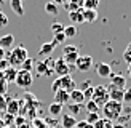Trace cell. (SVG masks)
I'll return each mask as SVG.
<instances>
[{"label":"cell","mask_w":131,"mask_h":128,"mask_svg":"<svg viewBox=\"0 0 131 128\" xmlns=\"http://www.w3.org/2000/svg\"><path fill=\"white\" fill-rule=\"evenodd\" d=\"M27 58H29L27 56V50L24 47H16V48H13V50L5 53V59L8 61V64L11 67H15V69L21 67V64L27 59Z\"/></svg>","instance_id":"cell-1"},{"label":"cell","mask_w":131,"mask_h":128,"mask_svg":"<svg viewBox=\"0 0 131 128\" xmlns=\"http://www.w3.org/2000/svg\"><path fill=\"white\" fill-rule=\"evenodd\" d=\"M122 109H123V104H122V102H117V101L109 99L106 104L102 106L104 119H107V120H110V122L117 120V119L122 115Z\"/></svg>","instance_id":"cell-2"},{"label":"cell","mask_w":131,"mask_h":128,"mask_svg":"<svg viewBox=\"0 0 131 128\" xmlns=\"http://www.w3.org/2000/svg\"><path fill=\"white\" fill-rule=\"evenodd\" d=\"M91 101H94L96 106L101 109V107L109 101L107 87H104V85H97V87H94V90H93V98H91Z\"/></svg>","instance_id":"cell-3"},{"label":"cell","mask_w":131,"mask_h":128,"mask_svg":"<svg viewBox=\"0 0 131 128\" xmlns=\"http://www.w3.org/2000/svg\"><path fill=\"white\" fill-rule=\"evenodd\" d=\"M34 82V77H32V72H26V70H18V75L15 79V83L19 88H29Z\"/></svg>","instance_id":"cell-4"},{"label":"cell","mask_w":131,"mask_h":128,"mask_svg":"<svg viewBox=\"0 0 131 128\" xmlns=\"http://www.w3.org/2000/svg\"><path fill=\"white\" fill-rule=\"evenodd\" d=\"M93 64H94V61L90 55H80L75 61V69L80 70V72H88L93 67Z\"/></svg>","instance_id":"cell-5"},{"label":"cell","mask_w":131,"mask_h":128,"mask_svg":"<svg viewBox=\"0 0 131 128\" xmlns=\"http://www.w3.org/2000/svg\"><path fill=\"white\" fill-rule=\"evenodd\" d=\"M94 69H96V74L99 77H102V79H109V77L112 75V67H110L109 62L101 61V62H97L94 66Z\"/></svg>","instance_id":"cell-6"},{"label":"cell","mask_w":131,"mask_h":128,"mask_svg":"<svg viewBox=\"0 0 131 128\" xmlns=\"http://www.w3.org/2000/svg\"><path fill=\"white\" fill-rule=\"evenodd\" d=\"M59 79V87L61 90H66L67 93L74 91V90L77 88V83L74 82V79H72L70 75H64V77H58Z\"/></svg>","instance_id":"cell-7"},{"label":"cell","mask_w":131,"mask_h":128,"mask_svg":"<svg viewBox=\"0 0 131 128\" xmlns=\"http://www.w3.org/2000/svg\"><path fill=\"white\" fill-rule=\"evenodd\" d=\"M53 72H56L59 77H64V75H70V67L62 61V58H59V59L54 61V69Z\"/></svg>","instance_id":"cell-8"},{"label":"cell","mask_w":131,"mask_h":128,"mask_svg":"<svg viewBox=\"0 0 131 128\" xmlns=\"http://www.w3.org/2000/svg\"><path fill=\"white\" fill-rule=\"evenodd\" d=\"M107 91H109V99L117 101V102H122V104H123V93H125V90H123V88H117V87L109 85L107 87Z\"/></svg>","instance_id":"cell-9"},{"label":"cell","mask_w":131,"mask_h":128,"mask_svg":"<svg viewBox=\"0 0 131 128\" xmlns=\"http://www.w3.org/2000/svg\"><path fill=\"white\" fill-rule=\"evenodd\" d=\"M109 79H110V85H112V87L125 90V87H126V77H123L122 74H114L112 72V75H110Z\"/></svg>","instance_id":"cell-10"},{"label":"cell","mask_w":131,"mask_h":128,"mask_svg":"<svg viewBox=\"0 0 131 128\" xmlns=\"http://www.w3.org/2000/svg\"><path fill=\"white\" fill-rule=\"evenodd\" d=\"M13 45H15V35L13 34H6V35H2L0 37V48L2 50H10L13 48Z\"/></svg>","instance_id":"cell-11"},{"label":"cell","mask_w":131,"mask_h":128,"mask_svg":"<svg viewBox=\"0 0 131 128\" xmlns=\"http://www.w3.org/2000/svg\"><path fill=\"white\" fill-rule=\"evenodd\" d=\"M69 102H74V104H85V98H83V91L82 90H78V88H75L74 91H70L69 93Z\"/></svg>","instance_id":"cell-12"},{"label":"cell","mask_w":131,"mask_h":128,"mask_svg":"<svg viewBox=\"0 0 131 128\" xmlns=\"http://www.w3.org/2000/svg\"><path fill=\"white\" fill-rule=\"evenodd\" d=\"M69 93L66 91V90H58V91L54 93V101L53 102H58V104H61V106H64V104H69Z\"/></svg>","instance_id":"cell-13"},{"label":"cell","mask_w":131,"mask_h":128,"mask_svg":"<svg viewBox=\"0 0 131 128\" xmlns=\"http://www.w3.org/2000/svg\"><path fill=\"white\" fill-rule=\"evenodd\" d=\"M61 125H62V128H74L77 125V119L72 117L70 114H64L61 117Z\"/></svg>","instance_id":"cell-14"},{"label":"cell","mask_w":131,"mask_h":128,"mask_svg":"<svg viewBox=\"0 0 131 128\" xmlns=\"http://www.w3.org/2000/svg\"><path fill=\"white\" fill-rule=\"evenodd\" d=\"M21 101H18V99H11L6 102V112H8L10 115H16L19 112V109H21V104H19Z\"/></svg>","instance_id":"cell-15"},{"label":"cell","mask_w":131,"mask_h":128,"mask_svg":"<svg viewBox=\"0 0 131 128\" xmlns=\"http://www.w3.org/2000/svg\"><path fill=\"white\" fill-rule=\"evenodd\" d=\"M69 19L70 23L77 26V24H82L83 23V10H77V11H69Z\"/></svg>","instance_id":"cell-16"},{"label":"cell","mask_w":131,"mask_h":128,"mask_svg":"<svg viewBox=\"0 0 131 128\" xmlns=\"http://www.w3.org/2000/svg\"><path fill=\"white\" fill-rule=\"evenodd\" d=\"M54 48H56V45H54L53 42H47V43H43L42 47H40V50H38V55H40V56H50V55L54 51Z\"/></svg>","instance_id":"cell-17"},{"label":"cell","mask_w":131,"mask_h":128,"mask_svg":"<svg viewBox=\"0 0 131 128\" xmlns=\"http://www.w3.org/2000/svg\"><path fill=\"white\" fill-rule=\"evenodd\" d=\"M83 2L85 0H69L64 6L67 11H77V10H83Z\"/></svg>","instance_id":"cell-18"},{"label":"cell","mask_w":131,"mask_h":128,"mask_svg":"<svg viewBox=\"0 0 131 128\" xmlns=\"http://www.w3.org/2000/svg\"><path fill=\"white\" fill-rule=\"evenodd\" d=\"M10 6L15 15L18 16H23L24 15V6H23V2L21 0H10Z\"/></svg>","instance_id":"cell-19"},{"label":"cell","mask_w":131,"mask_h":128,"mask_svg":"<svg viewBox=\"0 0 131 128\" xmlns=\"http://www.w3.org/2000/svg\"><path fill=\"white\" fill-rule=\"evenodd\" d=\"M35 70H37V74L38 75H50L51 72H53V70H50L48 67H47V64H45V61H38V62H35Z\"/></svg>","instance_id":"cell-20"},{"label":"cell","mask_w":131,"mask_h":128,"mask_svg":"<svg viewBox=\"0 0 131 128\" xmlns=\"http://www.w3.org/2000/svg\"><path fill=\"white\" fill-rule=\"evenodd\" d=\"M97 19V11L96 10H83V23H94Z\"/></svg>","instance_id":"cell-21"},{"label":"cell","mask_w":131,"mask_h":128,"mask_svg":"<svg viewBox=\"0 0 131 128\" xmlns=\"http://www.w3.org/2000/svg\"><path fill=\"white\" fill-rule=\"evenodd\" d=\"M16 75H18V69H15V67H8L3 72V77H5V80H6V83H11V82H15V79H16Z\"/></svg>","instance_id":"cell-22"},{"label":"cell","mask_w":131,"mask_h":128,"mask_svg":"<svg viewBox=\"0 0 131 128\" xmlns=\"http://www.w3.org/2000/svg\"><path fill=\"white\" fill-rule=\"evenodd\" d=\"M48 112H50V115H53V117H59L62 114V106L58 104V102H51L48 106Z\"/></svg>","instance_id":"cell-23"},{"label":"cell","mask_w":131,"mask_h":128,"mask_svg":"<svg viewBox=\"0 0 131 128\" xmlns=\"http://www.w3.org/2000/svg\"><path fill=\"white\" fill-rule=\"evenodd\" d=\"M62 34L66 35V38H74V37H77V34H78V29H77V26L70 24V26H66V27H64V32H62Z\"/></svg>","instance_id":"cell-24"},{"label":"cell","mask_w":131,"mask_h":128,"mask_svg":"<svg viewBox=\"0 0 131 128\" xmlns=\"http://www.w3.org/2000/svg\"><path fill=\"white\" fill-rule=\"evenodd\" d=\"M45 11H47L48 15H51V16H56V15H59V6L56 3H53V2H47L45 3Z\"/></svg>","instance_id":"cell-25"},{"label":"cell","mask_w":131,"mask_h":128,"mask_svg":"<svg viewBox=\"0 0 131 128\" xmlns=\"http://www.w3.org/2000/svg\"><path fill=\"white\" fill-rule=\"evenodd\" d=\"M93 128H114V122H110V120H107V119L101 117V119L93 125Z\"/></svg>","instance_id":"cell-26"},{"label":"cell","mask_w":131,"mask_h":128,"mask_svg":"<svg viewBox=\"0 0 131 128\" xmlns=\"http://www.w3.org/2000/svg\"><path fill=\"white\" fill-rule=\"evenodd\" d=\"M99 6V0H85L83 2V10H96Z\"/></svg>","instance_id":"cell-27"},{"label":"cell","mask_w":131,"mask_h":128,"mask_svg":"<svg viewBox=\"0 0 131 128\" xmlns=\"http://www.w3.org/2000/svg\"><path fill=\"white\" fill-rule=\"evenodd\" d=\"M67 109H69V114L72 115V117H75V115H78L82 112V106L80 104H74V102H69Z\"/></svg>","instance_id":"cell-28"},{"label":"cell","mask_w":131,"mask_h":128,"mask_svg":"<svg viewBox=\"0 0 131 128\" xmlns=\"http://www.w3.org/2000/svg\"><path fill=\"white\" fill-rule=\"evenodd\" d=\"M34 66H35V61L34 59H30V58H27L23 64H21V70H26V72H30L32 69H34Z\"/></svg>","instance_id":"cell-29"},{"label":"cell","mask_w":131,"mask_h":128,"mask_svg":"<svg viewBox=\"0 0 131 128\" xmlns=\"http://www.w3.org/2000/svg\"><path fill=\"white\" fill-rule=\"evenodd\" d=\"M85 109H86V112H96V114H99V107L96 106V102L94 101H85Z\"/></svg>","instance_id":"cell-30"},{"label":"cell","mask_w":131,"mask_h":128,"mask_svg":"<svg viewBox=\"0 0 131 128\" xmlns=\"http://www.w3.org/2000/svg\"><path fill=\"white\" fill-rule=\"evenodd\" d=\"M99 119H101V115H99V114H96V112H88V115H86V119H85V122H86V123H90V125H94Z\"/></svg>","instance_id":"cell-31"},{"label":"cell","mask_w":131,"mask_h":128,"mask_svg":"<svg viewBox=\"0 0 131 128\" xmlns=\"http://www.w3.org/2000/svg\"><path fill=\"white\" fill-rule=\"evenodd\" d=\"M64 27L66 26L62 23H53L51 24V32L53 34H61V32H64Z\"/></svg>","instance_id":"cell-32"},{"label":"cell","mask_w":131,"mask_h":128,"mask_svg":"<svg viewBox=\"0 0 131 128\" xmlns=\"http://www.w3.org/2000/svg\"><path fill=\"white\" fill-rule=\"evenodd\" d=\"M123 59H125L128 64H131V43H128L125 51H123Z\"/></svg>","instance_id":"cell-33"},{"label":"cell","mask_w":131,"mask_h":128,"mask_svg":"<svg viewBox=\"0 0 131 128\" xmlns=\"http://www.w3.org/2000/svg\"><path fill=\"white\" fill-rule=\"evenodd\" d=\"M66 40H67V38H66V35L61 32V34H54V40H53V43H54V45H61V43H64Z\"/></svg>","instance_id":"cell-34"},{"label":"cell","mask_w":131,"mask_h":128,"mask_svg":"<svg viewBox=\"0 0 131 128\" xmlns=\"http://www.w3.org/2000/svg\"><path fill=\"white\" fill-rule=\"evenodd\" d=\"M8 26V16L5 15L3 11H0V29H3Z\"/></svg>","instance_id":"cell-35"},{"label":"cell","mask_w":131,"mask_h":128,"mask_svg":"<svg viewBox=\"0 0 131 128\" xmlns=\"http://www.w3.org/2000/svg\"><path fill=\"white\" fill-rule=\"evenodd\" d=\"M93 90H94V87H90L86 90H83V98H85V101H90L91 98H93Z\"/></svg>","instance_id":"cell-36"},{"label":"cell","mask_w":131,"mask_h":128,"mask_svg":"<svg viewBox=\"0 0 131 128\" xmlns=\"http://www.w3.org/2000/svg\"><path fill=\"white\" fill-rule=\"evenodd\" d=\"M75 51H78V48L75 47V45H66L64 50H62V55H67V53H75Z\"/></svg>","instance_id":"cell-37"},{"label":"cell","mask_w":131,"mask_h":128,"mask_svg":"<svg viewBox=\"0 0 131 128\" xmlns=\"http://www.w3.org/2000/svg\"><path fill=\"white\" fill-rule=\"evenodd\" d=\"M6 102H8V99L5 98V94H0V112L6 111Z\"/></svg>","instance_id":"cell-38"},{"label":"cell","mask_w":131,"mask_h":128,"mask_svg":"<svg viewBox=\"0 0 131 128\" xmlns=\"http://www.w3.org/2000/svg\"><path fill=\"white\" fill-rule=\"evenodd\" d=\"M123 102L131 104V88H125V93H123Z\"/></svg>","instance_id":"cell-39"},{"label":"cell","mask_w":131,"mask_h":128,"mask_svg":"<svg viewBox=\"0 0 131 128\" xmlns=\"http://www.w3.org/2000/svg\"><path fill=\"white\" fill-rule=\"evenodd\" d=\"M74 128H93V125L86 123V122H85V120H80V122H77V125H75Z\"/></svg>","instance_id":"cell-40"},{"label":"cell","mask_w":131,"mask_h":128,"mask_svg":"<svg viewBox=\"0 0 131 128\" xmlns=\"http://www.w3.org/2000/svg\"><path fill=\"white\" fill-rule=\"evenodd\" d=\"M54 61H56V59H53V58H48V59H45V64H47V67H48L50 70L54 69Z\"/></svg>","instance_id":"cell-41"},{"label":"cell","mask_w":131,"mask_h":128,"mask_svg":"<svg viewBox=\"0 0 131 128\" xmlns=\"http://www.w3.org/2000/svg\"><path fill=\"white\" fill-rule=\"evenodd\" d=\"M8 67H10V64H8V61H6V59H2V61H0V72H5Z\"/></svg>","instance_id":"cell-42"},{"label":"cell","mask_w":131,"mask_h":128,"mask_svg":"<svg viewBox=\"0 0 131 128\" xmlns=\"http://www.w3.org/2000/svg\"><path fill=\"white\" fill-rule=\"evenodd\" d=\"M128 120H129V115H120V117L117 119V122H118L120 125H123V126H125V123H126Z\"/></svg>","instance_id":"cell-43"},{"label":"cell","mask_w":131,"mask_h":128,"mask_svg":"<svg viewBox=\"0 0 131 128\" xmlns=\"http://www.w3.org/2000/svg\"><path fill=\"white\" fill-rule=\"evenodd\" d=\"M90 87H93V85H91V80H85V82L82 83V87L78 88V90H82V91H83V90H86V88H90Z\"/></svg>","instance_id":"cell-44"},{"label":"cell","mask_w":131,"mask_h":128,"mask_svg":"<svg viewBox=\"0 0 131 128\" xmlns=\"http://www.w3.org/2000/svg\"><path fill=\"white\" fill-rule=\"evenodd\" d=\"M51 2H53V3H56L58 6H59V5H66V3L69 2V0H51Z\"/></svg>","instance_id":"cell-45"},{"label":"cell","mask_w":131,"mask_h":128,"mask_svg":"<svg viewBox=\"0 0 131 128\" xmlns=\"http://www.w3.org/2000/svg\"><path fill=\"white\" fill-rule=\"evenodd\" d=\"M5 53H6V51L0 48V61H2V59H5Z\"/></svg>","instance_id":"cell-46"},{"label":"cell","mask_w":131,"mask_h":128,"mask_svg":"<svg viewBox=\"0 0 131 128\" xmlns=\"http://www.w3.org/2000/svg\"><path fill=\"white\" fill-rule=\"evenodd\" d=\"M114 128H125V126L120 125V123H114Z\"/></svg>","instance_id":"cell-47"},{"label":"cell","mask_w":131,"mask_h":128,"mask_svg":"<svg viewBox=\"0 0 131 128\" xmlns=\"http://www.w3.org/2000/svg\"><path fill=\"white\" fill-rule=\"evenodd\" d=\"M128 75H129V79H131V64L128 66Z\"/></svg>","instance_id":"cell-48"},{"label":"cell","mask_w":131,"mask_h":128,"mask_svg":"<svg viewBox=\"0 0 131 128\" xmlns=\"http://www.w3.org/2000/svg\"><path fill=\"white\" fill-rule=\"evenodd\" d=\"M6 2V0H0V5H2V3H5Z\"/></svg>","instance_id":"cell-49"},{"label":"cell","mask_w":131,"mask_h":128,"mask_svg":"<svg viewBox=\"0 0 131 128\" xmlns=\"http://www.w3.org/2000/svg\"><path fill=\"white\" fill-rule=\"evenodd\" d=\"M5 128H8V126H5Z\"/></svg>","instance_id":"cell-50"},{"label":"cell","mask_w":131,"mask_h":128,"mask_svg":"<svg viewBox=\"0 0 131 128\" xmlns=\"http://www.w3.org/2000/svg\"><path fill=\"white\" fill-rule=\"evenodd\" d=\"M21 2H23V0H21Z\"/></svg>","instance_id":"cell-51"},{"label":"cell","mask_w":131,"mask_h":128,"mask_svg":"<svg viewBox=\"0 0 131 128\" xmlns=\"http://www.w3.org/2000/svg\"><path fill=\"white\" fill-rule=\"evenodd\" d=\"M0 119H2V117H0Z\"/></svg>","instance_id":"cell-52"}]
</instances>
